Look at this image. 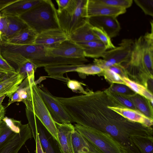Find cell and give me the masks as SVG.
Segmentation results:
<instances>
[{"label":"cell","mask_w":153,"mask_h":153,"mask_svg":"<svg viewBox=\"0 0 153 153\" xmlns=\"http://www.w3.org/2000/svg\"><path fill=\"white\" fill-rule=\"evenodd\" d=\"M70 0H56L58 8L57 12H59L65 9L68 5Z\"/></svg>","instance_id":"42"},{"label":"cell","mask_w":153,"mask_h":153,"mask_svg":"<svg viewBox=\"0 0 153 153\" xmlns=\"http://www.w3.org/2000/svg\"><path fill=\"white\" fill-rule=\"evenodd\" d=\"M92 29L99 40L104 45L106 50L112 49L116 47L111 42V38L103 30L95 27H92Z\"/></svg>","instance_id":"31"},{"label":"cell","mask_w":153,"mask_h":153,"mask_svg":"<svg viewBox=\"0 0 153 153\" xmlns=\"http://www.w3.org/2000/svg\"><path fill=\"white\" fill-rule=\"evenodd\" d=\"M150 32L146 33L133 40L129 60L123 65L128 75L139 80L146 78H153V23L151 22Z\"/></svg>","instance_id":"2"},{"label":"cell","mask_w":153,"mask_h":153,"mask_svg":"<svg viewBox=\"0 0 153 153\" xmlns=\"http://www.w3.org/2000/svg\"><path fill=\"white\" fill-rule=\"evenodd\" d=\"M0 69L5 71L10 74L16 73V71L8 62L0 54Z\"/></svg>","instance_id":"39"},{"label":"cell","mask_w":153,"mask_h":153,"mask_svg":"<svg viewBox=\"0 0 153 153\" xmlns=\"http://www.w3.org/2000/svg\"><path fill=\"white\" fill-rule=\"evenodd\" d=\"M5 97V95H4L0 97V106L2 105V103Z\"/></svg>","instance_id":"47"},{"label":"cell","mask_w":153,"mask_h":153,"mask_svg":"<svg viewBox=\"0 0 153 153\" xmlns=\"http://www.w3.org/2000/svg\"><path fill=\"white\" fill-rule=\"evenodd\" d=\"M25 78L16 72L0 81V97L5 95L10 99Z\"/></svg>","instance_id":"19"},{"label":"cell","mask_w":153,"mask_h":153,"mask_svg":"<svg viewBox=\"0 0 153 153\" xmlns=\"http://www.w3.org/2000/svg\"><path fill=\"white\" fill-rule=\"evenodd\" d=\"M133 43V40L131 39H123L118 46L106 51L102 57L103 59L107 61L111 66L127 63L131 56Z\"/></svg>","instance_id":"8"},{"label":"cell","mask_w":153,"mask_h":153,"mask_svg":"<svg viewBox=\"0 0 153 153\" xmlns=\"http://www.w3.org/2000/svg\"><path fill=\"white\" fill-rule=\"evenodd\" d=\"M73 153H101L91 142L75 130L72 134Z\"/></svg>","instance_id":"20"},{"label":"cell","mask_w":153,"mask_h":153,"mask_svg":"<svg viewBox=\"0 0 153 153\" xmlns=\"http://www.w3.org/2000/svg\"><path fill=\"white\" fill-rule=\"evenodd\" d=\"M46 49V55L48 56L72 59L85 57L82 48L69 39L54 48Z\"/></svg>","instance_id":"10"},{"label":"cell","mask_w":153,"mask_h":153,"mask_svg":"<svg viewBox=\"0 0 153 153\" xmlns=\"http://www.w3.org/2000/svg\"><path fill=\"white\" fill-rule=\"evenodd\" d=\"M109 88L112 92L122 95H130L135 93L127 86L123 84L112 83Z\"/></svg>","instance_id":"35"},{"label":"cell","mask_w":153,"mask_h":153,"mask_svg":"<svg viewBox=\"0 0 153 153\" xmlns=\"http://www.w3.org/2000/svg\"><path fill=\"white\" fill-rule=\"evenodd\" d=\"M92 27L100 28L105 32L111 39L116 36L121 29L117 17L106 16H96L86 18Z\"/></svg>","instance_id":"14"},{"label":"cell","mask_w":153,"mask_h":153,"mask_svg":"<svg viewBox=\"0 0 153 153\" xmlns=\"http://www.w3.org/2000/svg\"><path fill=\"white\" fill-rule=\"evenodd\" d=\"M107 68L118 74L122 77L124 76L128 77L126 68L121 64H115Z\"/></svg>","instance_id":"40"},{"label":"cell","mask_w":153,"mask_h":153,"mask_svg":"<svg viewBox=\"0 0 153 153\" xmlns=\"http://www.w3.org/2000/svg\"><path fill=\"white\" fill-rule=\"evenodd\" d=\"M87 0H70L68 6L57 12L60 28L70 35L86 22L85 5Z\"/></svg>","instance_id":"4"},{"label":"cell","mask_w":153,"mask_h":153,"mask_svg":"<svg viewBox=\"0 0 153 153\" xmlns=\"http://www.w3.org/2000/svg\"><path fill=\"white\" fill-rule=\"evenodd\" d=\"M18 17L37 34L50 30L61 29L56 9L51 0H41Z\"/></svg>","instance_id":"3"},{"label":"cell","mask_w":153,"mask_h":153,"mask_svg":"<svg viewBox=\"0 0 153 153\" xmlns=\"http://www.w3.org/2000/svg\"></svg>","instance_id":"50"},{"label":"cell","mask_w":153,"mask_h":153,"mask_svg":"<svg viewBox=\"0 0 153 153\" xmlns=\"http://www.w3.org/2000/svg\"><path fill=\"white\" fill-rule=\"evenodd\" d=\"M102 73L105 78L112 83L125 85L122 77L120 76L108 68L104 69Z\"/></svg>","instance_id":"34"},{"label":"cell","mask_w":153,"mask_h":153,"mask_svg":"<svg viewBox=\"0 0 153 153\" xmlns=\"http://www.w3.org/2000/svg\"><path fill=\"white\" fill-rule=\"evenodd\" d=\"M104 91L108 97L117 105V107L137 109L131 101L122 95L112 92L109 87Z\"/></svg>","instance_id":"29"},{"label":"cell","mask_w":153,"mask_h":153,"mask_svg":"<svg viewBox=\"0 0 153 153\" xmlns=\"http://www.w3.org/2000/svg\"><path fill=\"white\" fill-rule=\"evenodd\" d=\"M110 105L116 106L104 91H92L79 102L75 122L79 125L108 134L125 153H140L130 137L153 136L152 127L128 120L109 108L108 106Z\"/></svg>","instance_id":"1"},{"label":"cell","mask_w":153,"mask_h":153,"mask_svg":"<svg viewBox=\"0 0 153 153\" xmlns=\"http://www.w3.org/2000/svg\"><path fill=\"white\" fill-rule=\"evenodd\" d=\"M111 109L116 112L128 120L141 124L147 127H152L153 120L151 119L137 109L127 108L108 106Z\"/></svg>","instance_id":"18"},{"label":"cell","mask_w":153,"mask_h":153,"mask_svg":"<svg viewBox=\"0 0 153 153\" xmlns=\"http://www.w3.org/2000/svg\"><path fill=\"white\" fill-rule=\"evenodd\" d=\"M14 133L3 121L0 126V147L9 137Z\"/></svg>","instance_id":"38"},{"label":"cell","mask_w":153,"mask_h":153,"mask_svg":"<svg viewBox=\"0 0 153 153\" xmlns=\"http://www.w3.org/2000/svg\"><path fill=\"white\" fill-rule=\"evenodd\" d=\"M92 27L87 20L84 25L68 36V39L76 43L99 40Z\"/></svg>","instance_id":"21"},{"label":"cell","mask_w":153,"mask_h":153,"mask_svg":"<svg viewBox=\"0 0 153 153\" xmlns=\"http://www.w3.org/2000/svg\"><path fill=\"white\" fill-rule=\"evenodd\" d=\"M35 141L36 143V149L35 153H44L42 148L37 131L36 137Z\"/></svg>","instance_id":"44"},{"label":"cell","mask_w":153,"mask_h":153,"mask_svg":"<svg viewBox=\"0 0 153 153\" xmlns=\"http://www.w3.org/2000/svg\"><path fill=\"white\" fill-rule=\"evenodd\" d=\"M67 85L68 87L74 92L82 93L83 94L87 93L88 90H85L82 86L83 85H85V84L77 80L69 79Z\"/></svg>","instance_id":"36"},{"label":"cell","mask_w":153,"mask_h":153,"mask_svg":"<svg viewBox=\"0 0 153 153\" xmlns=\"http://www.w3.org/2000/svg\"><path fill=\"white\" fill-rule=\"evenodd\" d=\"M8 23L6 17H1L0 18V32L2 36L4 35L7 31Z\"/></svg>","instance_id":"41"},{"label":"cell","mask_w":153,"mask_h":153,"mask_svg":"<svg viewBox=\"0 0 153 153\" xmlns=\"http://www.w3.org/2000/svg\"><path fill=\"white\" fill-rule=\"evenodd\" d=\"M130 138L140 153H153V136L133 135Z\"/></svg>","instance_id":"27"},{"label":"cell","mask_w":153,"mask_h":153,"mask_svg":"<svg viewBox=\"0 0 153 153\" xmlns=\"http://www.w3.org/2000/svg\"><path fill=\"white\" fill-rule=\"evenodd\" d=\"M134 1L146 15L153 16V0H134Z\"/></svg>","instance_id":"33"},{"label":"cell","mask_w":153,"mask_h":153,"mask_svg":"<svg viewBox=\"0 0 153 153\" xmlns=\"http://www.w3.org/2000/svg\"><path fill=\"white\" fill-rule=\"evenodd\" d=\"M37 85L35 81L30 82L31 102L26 109L33 113L58 142L57 133L55 122L41 97Z\"/></svg>","instance_id":"6"},{"label":"cell","mask_w":153,"mask_h":153,"mask_svg":"<svg viewBox=\"0 0 153 153\" xmlns=\"http://www.w3.org/2000/svg\"><path fill=\"white\" fill-rule=\"evenodd\" d=\"M2 42L3 40L1 37V32H0V43H1Z\"/></svg>","instance_id":"48"},{"label":"cell","mask_w":153,"mask_h":153,"mask_svg":"<svg viewBox=\"0 0 153 153\" xmlns=\"http://www.w3.org/2000/svg\"><path fill=\"white\" fill-rule=\"evenodd\" d=\"M125 85L135 93L138 94L149 100L153 105V94L145 87L140 83L131 80L128 77H122Z\"/></svg>","instance_id":"28"},{"label":"cell","mask_w":153,"mask_h":153,"mask_svg":"<svg viewBox=\"0 0 153 153\" xmlns=\"http://www.w3.org/2000/svg\"><path fill=\"white\" fill-rule=\"evenodd\" d=\"M1 54L8 62H10L17 67L16 72L23 75L25 78H34L37 66L31 60L16 53L1 50Z\"/></svg>","instance_id":"11"},{"label":"cell","mask_w":153,"mask_h":153,"mask_svg":"<svg viewBox=\"0 0 153 153\" xmlns=\"http://www.w3.org/2000/svg\"><path fill=\"white\" fill-rule=\"evenodd\" d=\"M32 136L28 124H22L20 132L15 133L0 147V153H18L26 141Z\"/></svg>","instance_id":"9"},{"label":"cell","mask_w":153,"mask_h":153,"mask_svg":"<svg viewBox=\"0 0 153 153\" xmlns=\"http://www.w3.org/2000/svg\"><path fill=\"white\" fill-rule=\"evenodd\" d=\"M68 39V36L61 29H51L37 34L34 44L52 48Z\"/></svg>","instance_id":"15"},{"label":"cell","mask_w":153,"mask_h":153,"mask_svg":"<svg viewBox=\"0 0 153 153\" xmlns=\"http://www.w3.org/2000/svg\"><path fill=\"white\" fill-rule=\"evenodd\" d=\"M37 35L33 30L27 27L11 38L3 42L12 44L33 45L34 44Z\"/></svg>","instance_id":"24"},{"label":"cell","mask_w":153,"mask_h":153,"mask_svg":"<svg viewBox=\"0 0 153 153\" xmlns=\"http://www.w3.org/2000/svg\"><path fill=\"white\" fill-rule=\"evenodd\" d=\"M122 95L131 101L137 110L153 120V105L149 100L135 93L130 95Z\"/></svg>","instance_id":"22"},{"label":"cell","mask_w":153,"mask_h":153,"mask_svg":"<svg viewBox=\"0 0 153 153\" xmlns=\"http://www.w3.org/2000/svg\"><path fill=\"white\" fill-rule=\"evenodd\" d=\"M100 3L111 7L126 9L130 7L132 0H96Z\"/></svg>","instance_id":"32"},{"label":"cell","mask_w":153,"mask_h":153,"mask_svg":"<svg viewBox=\"0 0 153 153\" xmlns=\"http://www.w3.org/2000/svg\"><path fill=\"white\" fill-rule=\"evenodd\" d=\"M10 99V100L7 103L6 107H8L11 104L14 102L22 101V100L20 97L19 93L17 91L13 94Z\"/></svg>","instance_id":"43"},{"label":"cell","mask_w":153,"mask_h":153,"mask_svg":"<svg viewBox=\"0 0 153 153\" xmlns=\"http://www.w3.org/2000/svg\"><path fill=\"white\" fill-rule=\"evenodd\" d=\"M55 122L56 128L58 142L62 153H73L71 136L75 130L71 123Z\"/></svg>","instance_id":"16"},{"label":"cell","mask_w":153,"mask_h":153,"mask_svg":"<svg viewBox=\"0 0 153 153\" xmlns=\"http://www.w3.org/2000/svg\"><path fill=\"white\" fill-rule=\"evenodd\" d=\"M10 74L0 69V80L8 76Z\"/></svg>","instance_id":"46"},{"label":"cell","mask_w":153,"mask_h":153,"mask_svg":"<svg viewBox=\"0 0 153 153\" xmlns=\"http://www.w3.org/2000/svg\"><path fill=\"white\" fill-rule=\"evenodd\" d=\"M39 92L52 118L55 122L71 123L70 117L56 97L43 85H38Z\"/></svg>","instance_id":"7"},{"label":"cell","mask_w":153,"mask_h":153,"mask_svg":"<svg viewBox=\"0 0 153 153\" xmlns=\"http://www.w3.org/2000/svg\"><path fill=\"white\" fill-rule=\"evenodd\" d=\"M35 123L44 153H62L58 142L35 115Z\"/></svg>","instance_id":"13"},{"label":"cell","mask_w":153,"mask_h":153,"mask_svg":"<svg viewBox=\"0 0 153 153\" xmlns=\"http://www.w3.org/2000/svg\"><path fill=\"white\" fill-rule=\"evenodd\" d=\"M41 0H13L0 10L1 17L18 16L39 3Z\"/></svg>","instance_id":"17"},{"label":"cell","mask_w":153,"mask_h":153,"mask_svg":"<svg viewBox=\"0 0 153 153\" xmlns=\"http://www.w3.org/2000/svg\"><path fill=\"white\" fill-rule=\"evenodd\" d=\"M1 15H0V18H1Z\"/></svg>","instance_id":"49"},{"label":"cell","mask_w":153,"mask_h":153,"mask_svg":"<svg viewBox=\"0 0 153 153\" xmlns=\"http://www.w3.org/2000/svg\"><path fill=\"white\" fill-rule=\"evenodd\" d=\"M75 130L93 144L101 153H125L109 134L100 131L74 124Z\"/></svg>","instance_id":"5"},{"label":"cell","mask_w":153,"mask_h":153,"mask_svg":"<svg viewBox=\"0 0 153 153\" xmlns=\"http://www.w3.org/2000/svg\"><path fill=\"white\" fill-rule=\"evenodd\" d=\"M5 109L4 107L2 105L0 106V126L3 121L2 120L5 117Z\"/></svg>","instance_id":"45"},{"label":"cell","mask_w":153,"mask_h":153,"mask_svg":"<svg viewBox=\"0 0 153 153\" xmlns=\"http://www.w3.org/2000/svg\"><path fill=\"white\" fill-rule=\"evenodd\" d=\"M6 17L8 25L6 32L1 36L2 40L3 39L4 40L3 42L10 39L23 29L28 27L18 16Z\"/></svg>","instance_id":"26"},{"label":"cell","mask_w":153,"mask_h":153,"mask_svg":"<svg viewBox=\"0 0 153 153\" xmlns=\"http://www.w3.org/2000/svg\"><path fill=\"white\" fill-rule=\"evenodd\" d=\"M77 44L82 49L85 57L94 59L102 57L107 50L104 45L99 40Z\"/></svg>","instance_id":"23"},{"label":"cell","mask_w":153,"mask_h":153,"mask_svg":"<svg viewBox=\"0 0 153 153\" xmlns=\"http://www.w3.org/2000/svg\"><path fill=\"white\" fill-rule=\"evenodd\" d=\"M81 65H61L46 67L44 69L48 76V77L67 82L69 78L64 77L63 74L68 72L75 71L76 69Z\"/></svg>","instance_id":"25"},{"label":"cell","mask_w":153,"mask_h":153,"mask_svg":"<svg viewBox=\"0 0 153 153\" xmlns=\"http://www.w3.org/2000/svg\"><path fill=\"white\" fill-rule=\"evenodd\" d=\"M2 121L14 133H18L20 132V127L22 124L21 121L7 117H5L3 119Z\"/></svg>","instance_id":"37"},{"label":"cell","mask_w":153,"mask_h":153,"mask_svg":"<svg viewBox=\"0 0 153 153\" xmlns=\"http://www.w3.org/2000/svg\"><path fill=\"white\" fill-rule=\"evenodd\" d=\"M85 8L86 18L101 16L117 17L126 11V9L109 6L96 0H87Z\"/></svg>","instance_id":"12"},{"label":"cell","mask_w":153,"mask_h":153,"mask_svg":"<svg viewBox=\"0 0 153 153\" xmlns=\"http://www.w3.org/2000/svg\"><path fill=\"white\" fill-rule=\"evenodd\" d=\"M103 70L95 65L83 64L78 67L75 71L79 75H94L102 73Z\"/></svg>","instance_id":"30"}]
</instances>
